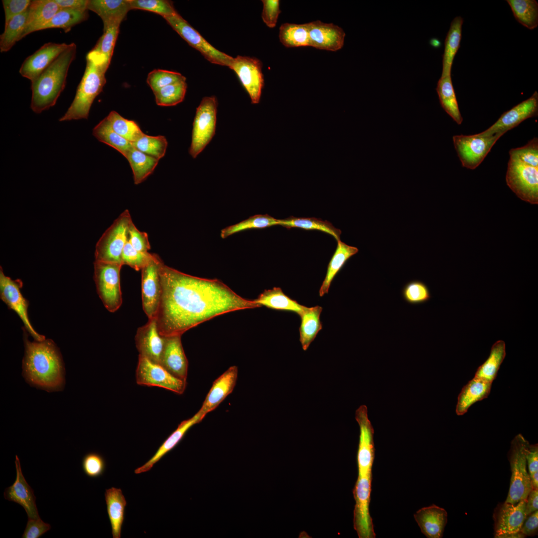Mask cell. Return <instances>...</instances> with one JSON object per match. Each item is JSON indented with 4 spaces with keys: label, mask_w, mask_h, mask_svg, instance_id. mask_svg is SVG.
<instances>
[{
    "label": "cell",
    "mask_w": 538,
    "mask_h": 538,
    "mask_svg": "<svg viewBox=\"0 0 538 538\" xmlns=\"http://www.w3.org/2000/svg\"><path fill=\"white\" fill-rule=\"evenodd\" d=\"M161 294L156 316L160 334L182 335L217 316L238 310L260 307L242 297L218 279L182 272L165 265L159 268Z\"/></svg>",
    "instance_id": "cell-1"
},
{
    "label": "cell",
    "mask_w": 538,
    "mask_h": 538,
    "mask_svg": "<svg viewBox=\"0 0 538 538\" xmlns=\"http://www.w3.org/2000/svg\"><path fill=\"white\" fill-rule=\"evenodd\" d=\"M25 355L23 374L26 380L37 387L57 391L64 382L61 355L52 340L29 341L24 338Z\"/></svg>",
    "instance_id": "cell-2"
},
{
    "label": "cell",
    "mask_w": 538,
    "mask_h": 538,
    "mask_svg": "<svg viewBox=\"0 0 538 538\" xmlns=\"http://www.w3.org/2000/svg\"><path fill=\"white\" fill-rule=\"evenodd\" d=\"M77 46L74 42L62 52L35 79L31 81V110L40 114L54 106L64 89L69 68L75 59Z\"/></svg>",
    "instance_id": "cell-3"
},
{
    "label": "cell",
    "mask_w": 538,
    "mask_h": 538,
    "mask_svg": "<svg viewBox=\"0 0 538 538\" xmlns=\"http://www.w3.org/2000/svg\"><path fill=\"white\" fill-rule=\"evenodd\" d=\"M106 71L95 59L87 55L85 72L74 99L59 121L88 119L93 102L106 83Z\"/></svg>",
    "instance_id": "cell-4"
},
{
    "label": "cell",
    "mask_w": 538,
    "mask_h": 538,
    "mask_svg": "<svg viewBox=\"0 0 538 538\" xmlns=\"http://www.w3.org/2000/svg\"><path fill=\"white\" fill-rule=\"evenodd\" d=\"M529 442L521 434L511 442L509 460L511 469L510 486L505 502L516 504L527 500L533 489L531 478L527 468L526 451Z\"/></svg>",
    "instance_id": "cell-5"
},
{
    "label": "cell",
    "mask_w": 538,
    "mask_h": 538,
    "mask_svg": "<svg viewBox=\"0 0 538 538\" xmlns=\"http://www.w3.org/2000/svg\"><path fill=\"white\" fill-rule=\"evenodd\" d=\"M132 221L128 210H125L118 216L97 242L95 261L122 265V254L128 240V228Z\"/></svg>",
    "instance_id": "cell-6"
},
{
    "label": "cell",
    "mask_w": 538,
    "mask_h": 538,
    "mask_svg": "<svg viewBox=\"0 0 538 538\" xmlns=\"http://www.w3.org/2000/svg\"><path fill=\"white\" fill-rule=\"evenodd\" d=\"M122 265L95 261L94 280L97 291L106 308L116 311L122 304L120 271Z\"/></svg>",
    "instance_id": "cell-7"
},
{
    "label": "cell",
    "mask_w": 538,
    "mask_h": 538,
    "mask_svg": "<svg viewBox=\"0 0 538 538\" xmlns=\"http://www.w3.org/2000/svg\"><path fill=\"white\" fill-rule=\"evenodd\" d=\"M218 102L214 96L204 97L196 109L189 152L195 158L214 135Z\"/></svg>",
    "instance_id": "cell-8"
},
{
    "label": "cell",
    "mask_w": 538,
    "mask_h": 538,
    "mask_svg": "<svg viewBox=\"0 0 538 538\" xmlns=\"http://www.w3.org/2000/svg\"><path fill=\"white\" fill-rule=\"evenodd\" d=\"M506 182L520 199L532 204L538 203V167L526 164L510 157Z\"/></svg>",
    "instance_id": "cell-9"
},
{
    "label": "cell",
    "mask_w": 538,
    "mask_h": 538,
    "mask_svg": "<svg viewBox=\"0 0 538 538\" xmlns=\"http://www.w3.org/2000/svg\"><path fill=\"white\" fill-rule=\"evenodd\" d=\"M163 18L184 40L210 62L229 67L234 58L213 47L178 12Z\"/></svg>",
    "instance_id": "cell-10"
},
{
    "label": "cell",
    "mask_w": 538,
    "mask_h": 538,
    "mask_svg": "<svg viewBox=\"0 0 538 538\" xmlns=\"http://www.w3.org/2000/svg\"><path fill=\"white\" fill-rule=\"evenodd\" d=\"M501 136H484L480 134L454 135L453 144L462 166L470 169L477 167Z\"/></svg>",
    "instance_id": "cell-11"
},
{
    "label": "cell",
    "mask_w": 538,
    "mask_h": 538,
    "mask_svg": "<svg viewBox=\"0 0 538 538\" xmlns=\"http://www.w3.org/2000/svg\"><path fill=\"white\" fill-rule=\"evenodd\" d=\"M135 379L138 385L164 388L179 395L183 394L187 385L186 381L174 376L160 364L140 356H138Z\"/></svg>",
    "instance_id": "cell-12"
},
{
    "label": "cell",
    "mask_w": 538,
    "mask_h": 538,
    "mask_svg": "<svg viewBox=\"0 0 538 538\" xmlns=\"http://www.w3.org/2000/svg\"><path fill=\"white\" fill-rule=\"evenodd\" d=\"M229 68L238 76L251 103H259L264 85L262 62L257 58L238 55Z\"/></svg>",
    "instance_id": "cell-13"
},
{
    "label": "cell",
    "mask_w": 538,
    "mask_h": 538,
    "mask_svg": "<svg viewBox=\"0 0 538 538\" xmlns=\"http://www.w3.org/2000/svg\"><path fill=\"white\" fill-rule=\"evenodd\" d=\"M527 500L516 504L505 502L499 505L494 513L495 538H524L521 529L527 516L525 512Z\"/></svg>",
    "instance_id": "cell-14"
},
{
    "label": "cell",
    "mask_w": 538,
    "mask_h": 538,
    "mask_svg": "<svg viewBox=\"0 0 538 538\" xmlns=\"http://www.w3.org/2000/svg\"><path fill=\"white\" fill-rule=\"evenodd\" d=\"M22 282L19 279H12L6 276L0 268V297L11 309L14 311L24 324L26 330L34 339L41 341L45 339L44 336L38 334L33 328L29 321L27 308L28 302L23 296L20 288Z\"/></svg>",
    "instance_id": "cell-15"
},
{
    "label": "cell",
    "mask_w": 538,
    "mask_h": 538,
    "mask_svg": "<svg viewBox=\"0 0 538 538\" xmlns=\"http://www.w3.org/2000/svg\"><path fill=\"white\" fill-rule=\"evenodd\" d=\"M162 261L157 255L141 270V299L143 310L148 319L156 317L161 298L159 268Z\"/></svg>",
    "instance_id": "cell-16"
},
{
    "label": "cell",
    "mask_w": 538,
    "mask_h": 538,
    "mask_svg": "<svg viewBox=\"0 0 538 538\" xmlns=\"http://www.w3.org/2000/svg\"><path fill=\"white\" fill-rule=\"evenodd\" d=\"M538 114V93L536 91L531 97L504 112L492 126L479 134L484 136H502L524 120L537 116Z\"/></svg>",
    "instance_id": "cell-17"
},
{
    "label": "cell",
    "mask_w": 538,
    "mask_h": 538,
    "mask_svg": "<svg viewBox=\"0 0 538 538\" xmlns=\"http://www.w3.org/2000/svg\"><path fill=\"white\" fill-rule=\"evenodd\" d=\"M309 46L320 50L336 51L344 43L345 33L340 26L332 23L316 20L307 23Z\"/></svg>",
    "instance_id": "cell-18"
},
{
    "label": "cell",
    "mask_w": 538,
    "mask_h": 538,
    "mask_svg": "<svg viewBox=\"0 0 538 538\" xmlns=\"http://www.w3.org/2000/svg\"><path fill=\"white\" fill-rule=\"evenodd\" d=\"M66 43L52 42L43 45L34 53L26 57L19 69V72L30 81L35 79L49 66L54 60L69 46Z\"/></svg>",
    "instance_id": "cell-19"
},
{
    "label": "cell",
    "mask_w": 538,
    "mask_h": 538,
    "mask_svg": "<svg viewBox=\"0 0 538 538\" xmlns=\"http://www.w3.org/2000/svg\"><path fill=\"white\" fill-rule=\"evenodd\" d=\"M164 339L158 331L156 317L148 319L145 325L137 329L135 336L138 356L160 364Z\"/></svg>",
    "instance_id": "cell-20"
},
{
    "label": "cell",
    "mask_w": 538,
    "mask_h": 538,
    "mask_svg": "<svg viewBox=\"0 0 538 538\" xmlns=\"http://www.w3.org/2000/svg\"><path fill=\"white\" fill-rule=\"evenodd\" d=\"M181 335L165 337L160 364L174 376L186 381L188 362L182 346Z\"/></svg>",
    "instance_id": "cell-21"
},
{
    "label": "cell",
    "mask_w": 538,
    "mask_h": 538,
    "mask_svg": "<svg viewBox=\"0 0 538 538\" xmlns=\"http://www.w3.org/2000/svg\"><path fill=\"white\" fill-rule=\"evenodd\" d=\"M14 463L16 479L12 485L5 489L4 497L7 500L21 506L26 512L28 519H38L40 517L35 504V497L33 490L23 475L17 455H15Z\"/></svg>",
    "instance_id": "cell-22"
},
{
    "label": "cell",
    "mask_w": 538,
    "mask_h": 538,
    "mask_svg": "<svg viewBox=\"0 0 538 538\" xmlns=\"http://www.w3.org/2000/svg\"><path fill=\"white\" fill-rule=\"evenodd\" d=\"M238 374V367L233 366L214 381L199 409L205 416L216 409L232 393L236 384Z\"/></svg>",
    "instance_id": "cell-23"
},
{
    "label": "cell",
    "mask_w": 538,
    "mask_h": 538,
    "mask_svg": "<svg viewBox=\"0 0 538 538\" xmlns=\"http://www.w3.org/2000/svg\"><path fill=\"white\" fill-rule=\"evenodd\" d=\"M413 516L421 533L426 537H442L447 521V513L444 509L433 504L420 509Z\"/></svg>",
    "instance_id": "cell-24"
},
{
    "label": "cell",
    "mask_w": 538,
    "mask_h": 538,
    "mask_svg": "<svg viewBox=\"0 0 538 538\" xmlns=\"http://www.w3.org/2000/svg\"><path fill=\"white\" fill-rule=\"evenodd\" d=\"M88 10L97 13L103 22L104 29L120 23L131 10L130 0H89Z\"/></svg>",
    "instance_id": "cell-25"
},
{
    "label": "cell",
    "mask_w": 538,
    "mask_h": 538,
    "mask_svg": "<svg viewBox=\"0 0 538 538\" xmlns=\"http://www.w3.org/2000/svg\"><path fill=\"white\" fill-rule=\"evenodd\" d=\"M205 416L199 410L192 417L182 421L163 442L153 456L143 465L137 468L134 470V473L140 474L150 470L156 462L175 447L190 428L199 423Z\"/></svg>",
    "instance_id": "cell-26"
},
{
    "label": "cell",
    "mask_w": 538,
    "mask_h": 538,
    "mask_svg": "<svg viewBox=\"0 0 538 538\" xmlns=\"http://www.w3.org/2000/svg\"><path fill=\"white\" fill-rule=\"evenodd\" d=\"M61 9L54 0H33L19 40L31 33L40 30Z\"/></svg>",
    "instance_id": "cell-27"
},
{
    "label": "cell",
    "mask_w": 538,
    "mask_h": 538,
    "mask_svg": "<svg viewBox=\"0 0 538 538\" xmlns=\"http://www.w3.org/2000/svg\"><path fill=\"white\" fill-rule=\"evenodd\" d=\"M105 501L113 538H120L125 518L127 501L121 489L112 487L106 490Z\"/></svg>",
    "instance_id": "cell-28"
},
{
    "label": "cell",
    "mask_w": 538,
    "mask_h": 538,
    "mask_svg": "<svg viewBox=\"0 0 538 538\" xmlns=\"http://www.w3.org/2000/svg\"><path fill=\"white\" fill-rule=\"evenodd\" d=\"M491 385L492 383L474 377L462 388L458 396L456 414H464L473 404L486 398L490 393Z\"/></svg>",
    "instance_id": "cell-29"
},
{
    "label": "cell",
    "mask_w": 538,
    "mask_h": 538,
    "mask_svg": "<svg viewBox=\"0 0 538 538\" xmlns=\"http://www.w3.org/2000/svg\"><path fill=\"white\" fill-rule=\"evenodd\" d=\"M253 301L260 307L265 306L271 309L293 312L299 315L307 308L289 297L281 288L277 287L265 290Z\"/></svg>",
    "instance_id": "cell-30"
},
{
    "label": "cell",
    "mask_w": 538,
    "mask_h": 538,
    "mask_svg": "<svg viewBox=\"0 0 538 538\" xmlns=\"http://www.w3.org/2000/svg\"><path fill=\"white\" fill-rule=\"evenodd\" d=\"M359 251L357 248L337 241V246L329 264L325 277L319 290L320 296L328 293L330 285L337 273L346 262Z\"/></svg>",
    "instance_id": "cell-31"
},
{
    "label": "cell",
    "mask_w": 538,
    "mask_h": 538,
    "mask_svg": "<svg viewBox=\"0 0 538 538\" xmlns=\"http://www.w3.org/2000/svg\"><path fill=\"white\" fill-rule=\"evenodd\" d=\"M463 22L461 16H456L451 23L445 40L441 77L451 75L453 59L460 47Z\"/></svg>",
    "instance_id": "cell-32"
},
{
    "label": "cell",
    "mask_w": 538,
    "mask_h": 538,
    "mask_svg": "<svg viewBox=\"0 0 538 538\" xmlns=\"http://www.w3.org/2000/svg\"><path fill=\"white\" fill-rule=\"evenodd\" d=\"M322 308L319 306L308 307L299 316L301 324L299 329V341L303 350L306 351L321 330L322 325L320 316Z\"/></svg>",
    "instance_id": "cell-33"
},
{
    "label": "cell",
    "mask_w": 538,
    "mask_h": 538,
    "mask_svg": "<svg viewBox=\"0 0 538 538\" xmlns=\"http://www.w3.org/2000/svg\"><path fill=\"white\" fill-rule=\"evenodd\" d=\"M120 25L110 26L103 30L95 47L87 55L95 59L107 70L111 60L115 43L119 32Z\"/></svg>",
    "instance_id": "cell-34"
},
{
    "label": "cell",
    "mask_w": 538,
    "mask_h": 538,
    "mask_svg": "<svg viewBox=\"0 0 538 538\" xmlns=\"http://www.w3.org/2000/svg\"><path fill=\"white\" fill-rule=\"evenodd\" d=\"M126 158L132 169L135 184H139L144 181L153 172L159 161L134 146Z\"/></svg>",
    "instance_id": "cell-35"
},
{
    "label": "cell",
    "mask_w": 538,
    "mask_h": 538,
    "mask_svg": "<svg viewBox=\"0 0 538 538\" xmlns=\"http://www.w3.org/2000/svg\"><path fill=\"white\" fill-rule=\"evenodd\" d=\"M436 91L441 107L458 124H461V115L453 88L451 75L440 77L437 84Z\"/></svg>",
    "instance_id": "cell-36"
},
{
    "label": "cell",
    "mask_w": 538,
    "mask_h": 538,
    "mask_svg": "<svg viewBox=\"0 0 538 538\" xmlns=\"http://www.w3.org/2000/svg\"><path fill=\"white\" fill-rule=\"evenodd\" d=\"M93 134L99 141L115 148L125 157L133 147L132 142L112 129L106 117L95 127Z\"/></svg>",
    "instance_id": "cell-37"
},
{
    "label": "cell",
    "mask_w": 538,
    "mask_h": 538,
    "mask_svg": "<svg viewBox=\"0 0 538 538\" xmlns=\"http://www.w3.org/2000/svg\"><path fill=\"white\" fill-rule=\"evenodd\" d=\"M506 345L503 340H498L492 346L487 359L479 367L475 377L492 383L506 356Z\"/></svg>",
    "instance_id": "cell-38"
},
{
    "label": "cell",
    "mask_w": 538,
    "mask_h": 538,
    "mask_svg": "<svg viewBox=\"0 0 538 538\" xmlns=\"http://www.w3.org/2000/svg\"><path fill=\"white\" fill-rule=\"evenodd\" d=\"M279 225L287 229L299 228L307 230H319L331 235L337 241L340 240L341 230L335 228L330 222L320 219L290 216L279 219Z\"/></svg>",
    "instance_id": "cell-39"
},
{
    "label": "cell",
    "mask_w": 538,
    "mask_h": 538,
    "mask_svg": "<svg viewBox=\"0 0 538 538\" xmlns=\"http://www.w3.org/2000/svg\"><path fill=\"white\" fill-rule=\"evenodd\" d=\"M516 19L532 30L538 25V3L535 0H507Z\"/></svg>",
    "instance_id": "cell-40"
},
{
    "label": "cell",
    "mask_w": 538,
    "mask_h": 538,
    "mask_svg": "<svg viewBox=\"0 0 538 538\" xmlns=\"http://www.w3.org/2000/svg\"><path fill=\"white\" fill-rule=\"evenodd\" d=\"M280 42L287 48L309 46L308 24L284 23L279 30Z\"/></svg>",
    "instance_id": "cell-41"
},
{
    "label": "cell",
    "mask_w": 538,
    "mask_h": 538,
    "mask_svg": "<svg viewBox=\"0 0 538 538\" xmlns=\"http://www.w3.org/2000/svg\"><path fill=\"white\" fill-rule=\"evenodd\" d=\"M89 17L88 10L81 11L69 8H61L40 30L48 28H62L65 32L85 20Z\"/></svg>",
    "instance_id": "cell-42"
},
{
    "label": "cell",
    "mask_w": 538,
    "mask_h": 538,
    "mask_svg": "<svg viewBox=\"0 0 538 538\" xmlns=\"http://www.w3.org/2000/svg\"><path fill=\"white\" fill-rule=\"evenodd\" d=\"M28 14V8L22 13L13 17L5 24L4 30L0 35L1 52L9 51L15 43L19 40L26 24Z\"/></svg>",
    "instance_id": "cell-43"
},
{
    "label": "cell",
    "mask_w": 538,
    "mask_h": 538,
    "mask_svg": "<svg viewBox=\"0 0 538 538\" xmlns=\"http://www.w3.org/2000/svg\"><path fill=\"white\" fill-rule=\"evenodd\" d=\"M274 225H279V219H275L268 214H257L223 229L220 236L222 238L225 239L246 230L265 228Z\"/></svg>",
    "instance_id": "cell-44"
},
{
    "label": "cell",
    "mask_w": 538,
    "mask_h": 538,
    "mask_svg": "<svg viewBox=\"0 0 538 538\" xmlns=\"http://www.w3.org/2000/svg\"><path fill=\"white\" fill-rule=\"evenodd\" d=\"M106 118L117 134L132 143L143 134L135 122L124 118L115 111H111Z\"/></svg>",
    "instance_id": "cell-45"
},
{
    "label": "cell",
    "mask_w": 538,
    "mask_h": 538,
    "mask_svg": "<svg viewBox=\"0 0 538 538\" xmlns=\"http://www.w3.org/2000/svg\"><path fill=\"white\" fill-rule=\"evenodd\" d=\"M132 144L137 150L159 160L165 154L168 142L163 135L151 136L143 133Z\"/></svg>",
    "instance_id": "cell-46"
},
{
    "label": "cell",
    "mask_w": 538,
    "mask_h": 538,
    "mask_svg": "<svg viewBox=\"0 0 538 538\" xmlns=\"http://www.w3.org/2000/svg\"><path fill=\"white\" fill-rule=\"evenodd\" d=\"M186 81L163 87L153 92L155 102L160 106H173L183 101L187 90Z\"/></svg>",
    "instance_id": "cell-47"
},
{
    "label": "cell",
    "mask_w": 538,
    "mask_h": 538,
    "mask_svg": "<svg viewBox=\"0 0 538 538\" xmlns=\"http://www.w3.org/2000/svg\"><path fill=\"white\" fill-rule=\"evenodd\" d=\"M404 301L411 305H417L427 302L431 298L430 290L423 282L411 280L406 283L402 290Z\"/></svg>",
    "instance_id": "cell-48"
},
{
    "label": "cell",
    "mask_w": 538,
    "mask_h": 538,
    "mask_svg": "<svg viewBox=\"0 0 538 538\" xmlns=\"http://www.w3.org/2000/svg\"><path fill=\"white\" fill-rule=\"evenodd\" d=\"M157 255L137 251L127 240L122 254V264L129 266L136 271L141 270Z\"/></svg>",
    "instance_id": "cell-49"
},
{
    "label": "cell",
    "mask_w": 538,
    "mask_h": 538,
    "mask_svg": "<svg viewBox=\"0 0 538 538\" xmlns=\"http://www.w3.org/2000/svg\"><path fill=\"white\" fill-rule=\"evenodd\" d=\"M131 10L140 9L154 12L163 17L177 12L172 1L167 0H130Z\"/></svg>",
    "instance_id": "cell-50"
},
{
    "label": "cell",
    "mask_w": 538,
    "mask_h": 538,
    "mask_svg": "<svg viewBox=\"0 0 538 538\" xmlns=\"http://www.w3.org/2000/svg\"><path fill=\"white\" fill-rule=\"evenodd\" d=\"M182 81H186V78L178 72L155 69L148 75L146 82L153 92L169 85Z\"/></svg>",
    "instance_id": "cell-51"
},
{
    "label": "cell",
    "mask_w": 538,
    "mask_h": 538,
    "mask_svg": "<svg viewBox=\"0 0 538 538\" xmlns=\"http://www.w3.org/2000/svg\"><path fill=\"white\" fill-rule=\"evenodd\" d=\"M510 157L534 167H538V139L534 137L522 147L512 148Z\"/></svg>",
    "instance_id": "cell-52"
},
{
    "label": "cell",
    "mask_w": 538,
    "mask_h": 538,
    "mask_svg": "<svg viewBox=\"0 0 538 538\" xmlns=\"http://www.w3.org/2000/svg\"><path fill=\"white\" fill-rule=\"evenodd\" d=\"M106 466L104 457L96 452L88 453L82 459V469L85 474L91 478L102 476L105 472Z\"/></svg>",
    "instance_id": "cell-53"
},
{
    "label": "cell",
    "mask_w": 538,
    "mask_h": 538,
    "mask_svg": "<svg viewBox=\"0 0 538 538\" xmlns=\"http://www.w3.org/2000/svg\"><path fill=\"white\" fill-rule=\"evenodd\" d=\"M128 241L133 247L137 251L147 252L150 249L147 234L140 231L133 221L128 228Z\"/></svg>",
    "instance_id": "cell-54"
},
{
    "label": "cell",
    "mask_w": 538,
    "mask_h": 538,
    "mask_svg": "<svg viewBox=\"0 0 538 538\" xmlns=\"http://www.w3.org/2000/svg\"><path fill=\"white\" fill-rule=\"evenodd\" d=\"M263 8L262 18L264 22L269 28L275 27L278 16L281 12L280 1L278 0H262Z\"/></svg>",
    "instance_id": "cell-55"
},
{
    "label": "cell",
    "mask_w": 538,
    "mask_h": 538,
    "mask_svg": "<svg viewBox=\"0 0 538 538\" xmlns=\"http://www.w3.org/2000/svg\"><path fill=\"white\" fill-rule=\"evenodd\" d=\"M30 0H2L4 11L5 24L12 18L26 10L31 3Z\"/></svg>",
    "instance_id": "cell-56"
},
{
    "label": "cell",
    "mask_w": 538,
    "mask_h": 538,
    "mask_svg": "<svg viewBox=\"0 0 538 538\" xmlns=\"http://www.w3.org/2000/svg\"><path fill=\"white\" fill-rule=\"evenodd\" d=\"M51 528L49 524L44 523L40 518L28 519L22 538H39Z\"/></svg>",
    "instance_id": "cell-57"
},
{
    "label": "cell",
    "mask_w": 538,
    "mask_h": 538,
    "mask_svg": "<svg viewBox=\"0 0 538 538\" xmlns=\"http://www.w3.org/2000/svg\"><path fill=\"white\" fill-rule=\"evenodd\" d=\"M526 460L530 477L538 471V444H529L526 451Z\"/></svg>",
    "instance_id": "cell-58"
},
{
    "label": "cell",
    "mask_w": 538,
    "mask_h": 538,
    "mask_svg": "<svg viewBox=\"0 0 538 538\" xmlns=\"http://www.w3.org/2000/svg\"><path fill=\"white\" fill-rule=\"evenodd\" d=\"M527 517L520 532L525 536H533L536 534L538 529V511L532 513Z\"/></svg>",
    "instance_id": "cell-59"
},
{
    "label": "cell",
    "mask_w": 538,
    "mask_h": 538,
    "mask_svg": "<svg viewBox=\"0 0 538 538\" xmlns=\"http://www.w3.org/2000/svg\"><path fill=\"white\" fill-rule=\"evenodd\" d=\"M61 8H69L78 10H88L89 0H54Z\"/></svg>",
    "instance_id": "cell-60"
},
{
    "label": "cell",
    "mask_w": 538,
    "mask_h": 538,
    "mask_svg": "<svg viewBox=\"0 0 538 538\" xmlns=\"http://www.w3.org/2000/svg\"><path fill=\"white\" fill-rule=\"evenodd\" d=\"M538 510V489H533L527 499L525 512L527 516Z\"/></svg>",
    "instance_id": "cell-61"
},
{
    "label": "cell",
    "mask_w": 538,
    "mask_h": 538,
    "mask_svg": "<svg viewBox=\"0 0 538 538\" xmlns=\"http://www.w3.org/2000/svg\"><path fill=\"white\" fill-rule=\"evenodd\" d=\"M533 489H538V471L530 476Z\"/></svg>",
    "instance_id": "cell-62"
}]
</instances>
